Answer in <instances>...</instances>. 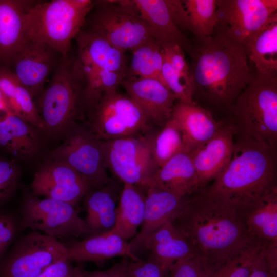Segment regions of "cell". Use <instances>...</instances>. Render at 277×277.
Wrapping results in <instances>:
<instances>
[{
    "mask_svg": "<svg viewBox=\"0 0 277 277\" xmlns=\"http://www.w3.org/2000/svg\"><path fill=\"white\" fill-rule=\"evenodd\" d=\"M171 221L210 275L260 241L250 235L235 208L201 191L185 197Z\"/></svg>",
    "mask_w": 277,
    "mask_h": 277,
    "instance_id": "obj_1",
    "label": "cell"
},
{
    "mask_svg": "<svg viewBox=\"0 0 277 277\" xmlns=\"http://www.w3.org/2000/svg\"><path fill=\"white\" fill-rule=\"evenodd\" d=\"M195 40L189 65L193 101L213 115H230L254 73L245 48L218 33Z\"/></svg>",
    "mask_w": 277,
    "mask_h": 277,
    "instance_id": "obj_2",
    "label": "cell"
},
{
    "mask_svg": "<svg viewBox=\"0 0 277 277\" xmlns=\"http://www.w3.org/2000/svg\"><path fill=\"white\" fill-rule=\"evenodd\" d=\"M236 135L229 164L200 191L238 211L277 189L276 149Z\"/></svg>",
    "mask_w": 277,
    "mask_h": 277,
    "instance_id": "obj_3",
    "label": "cell"
},
{
    "mask_svg": "<svg viewBox=\"0 0 277 277\" xmlns=\"http://www.w3.org/2000/svg\"><path fill=\"white\" fill-rule=\"evenodd\" d=\"M94 4L90 0L35 1L25 17L26 41L46 44L62 56L68 55L72 40L84 26Z\"/></svg>",
    "mask_w": 277,
    "mask_h": 277,
    "instance_id": "obj_4",
    "label": "cell"
},
{
    "mask_svg": "<svg viewBox=\"0 0 277 277\" xmlns=\"http://www.w3.org/2000/svg\"><path fill=\"white\" fill-rule=\"evenodd\" d=\"M230 115L236 133L276 149L277 74L254 72L237 97Z\"/></svg>",
    "mask_w": 277,
    "mask_h": 277,
    "instance_id": "obj_5",
    "label": "cell"
},
{
    "mask_svg": "<svg viewBox=\"0 0 277 277\" xmlns=\"http://www.w3.org/2000/svg\"><path fill=\"white\" fill-rule=\"evenodd\" d=\"M73 57L62 56L35 106L47 136L65 135L76 124L83 108L82 91L72 73Z\"/></svg>",
    "mask_w": 277,
    "mask_h": 277,
    "instance_id": "obj_6",
    "label": "cell"
},
{
    "mask_svg": "<svg viewBox=\"0 0 277 277\" xmlns=\"http://www.w3.org/2000/svg\"><path fill=\"white\" fill-rule=\"evenodd\" d=\"M94 7L84 25L115 47L131 51L144 42L156 38L131 1H97Z\"/></svg>",
    "mask_w": 277,
    "mask_h": 277,
    "instance_id": "obj_7",
    "label": "cell"
},
{
    "mask_svg": "<svg viewBox=\"0 0 277 277\" xmlns=\"http://www.w3.org/2000/svg\"><path fill=\"white\" fill-rule=\"evenodd\" d=\"M88 110L90 129L102 141L143 134L151 123L134 101L117 91L103 95Z\"/></svg>",
    "mask_w": 277,
    "mask_h": 277,
    "instance_id": "obj_8",
    "label": "cell"
},
{
    "mask_svg": "<svg viewBox=\"0 0 277 277\" xmlns=\"http://www.w3.org/2000/svg\"><path fill=\"white\" fill-rule=\"evenodd\" d=\"M154 135L143 134L103 141L106 168L124 184L136 185L146 189L159 169L153 154Z\"/></svg>",
    "mask_w": 277,
    "mask_h": 277,
    "instance_id": "obj_9",
    "label": "cell"
},
{
    "mask_svg": "<svg viewBox=\"0 0 277 277\" xmlns=\"http://www.w3.org/2000/svg\"><path fill=\"white\" fill-rule=\"evenodd\" d=\"M103 141L90 129L76 126L66 133L64 142L51 153V161L66 164L85 180L89 190L109 181L103 150Z\"/></svg>",
    "mask_w": 277,
    "mask_h": 277,
    "instance_id": "obj_10",
    "label": "cell"
},
{
    "mask_svg": "<svg viewBox=\"0 0 277 277\" xmlns=\"http://www.w3.org/2000/svg\"><path fill=\"white\" fill-rule=\"evenodd\" d=\"M75 207L53 199H41L27 192L21 208L22 226L56 238H87L88 225Z\"/></svg>",
    "mask_w": 277,
    "mask_h": 277,
    "instance_id": "obj_11",
    "label": "cell"
},
{
    "mask_svg": "<svg viewBox=\"0 0 277 277\" xmlns=\"http://www.w3.org/2000/svg\"><path fill=\"white\" fill-rule=\"evenodd\" d=\"M67 256L66 245L56 237L31 231L19 239L0 265V277H37Z\"/></svg>",
    "mask_w": 277,
    "mask_h": 277,
    "instance_id": "obj_12",
    "label": "cell"
},
{
    "mask_svg": "<svg viewBox=\"0 0 277 277\" xmlns=\"http://www.w3.org/2000/svg\"><path fill=\"white\" fill-rule=\"evenodd\" d=\"M217 5L214 33L243 47L277 12L276 0H217Z\"/></svg>",
    "mask_w": 277,
    "mask_h": 277,
    "instance_id": "obj_13",
    "label": "cell"
},
{
    "mask_svg": "<svg viewBox=\"0 0 277 277\" xmlns=\"http://www.w3.org/2000/svg\"><path fill=\"white\" fill-rule=\"evenodd\" d=\"M74 39L77 50L73 58L72 73L79 85L104 70L126 74L125 51L87 28H82Z\"/></svg>",
    "mask_w": 277,
    "mask_h": 277,
    "instance_id": "obj_14",
    "label": "cell"
},
{
    "mask_svg": "<svg viewBox=\"0 0 277 277\" xmlns=\"http://www.w3.org/2000/svg\"><path fill=\"white\" fill-rule=\"evenodd\" d=\"M62 56L46 44L27 41L9 68L33 98L42 91Z\"/></svg>",
    "mask_w": 277,
    "mask_h": 277,
    "instance_id": "obj_15",
    "label": "cell"
},
{
    "mask_svg": "<svg viewBox=\"0 0 277 277\" xmlns=\"http://www.w3.org/2000/svg\"><path fill=\"white\" fill-rule=\"evenodd\" d=\"M31 194L68 203L74 207L89 191L81 175L70 166L51 161L34 175Z\"/></svg>",
    "mask_w": 277,
    "mask_h": 277,
    "instance_id": "obj_16",
    "label": "cell"
},
{
    "mask_svg": "<svg viewBox=\"0 0 277 277\" xmlns=\"http://www.w3.org/2000/svg\"><path fill=\"white\" fill-rule=\"evenodd\" d=\"M236 133V129L230 121L223 122L214 136L189 153L201 190L214 180L229 164Z\"/></svg>",
    "mask_w": 277,
    "mask_h": 277,
    "instance_id": "obj_17",
    "label": "cell"
},
{
    "mask_svg": "<svg viewBox=\"0 0 277 277\" xmlns=\"http://www.w3.org/2000/svg\"><path fill=\"white\" fill-rule=\"evenodd\" d=\"M120 85L151 122L163 126L171 117L177 101L160 79L125 77Z\"/></svg>",
    "mask_w": 277,
    "mask_h": 277,
    "instance_id": "obj_18",
    "label": "cell"
},
{
    "mask_svg": "<svg viewBox=\"0 0 277 277\" xmlns=\"http://www.w3.org/2000/svg\"><path fill=\"white\" fill-rule=\"evenodd\" d=\"M140 16L150 26L157 40L164 46L177 44L189 55L193 44L180 27L176 17V1L132 0Z\"/></svg>",
    "mask_w": 277,
    "mask_h": 277,
    "instance_id": "obj_19",
    "label": "cell"
},
{
    "mask_svg": "<svg viewBox=\"0 0 277 277\" xmlns=\"http://www.w3.org/2000/svg\"><path fill=\"white\" fill-rule=\"evenodd\" d=\"M35 2L30 0H0V66L9 67L26 42V13Z\"/></svg>",
    "mask_w": 277,
    "mask_h": 277,
    "instance_id": "obj_20",
    "label": "cell"
},
{
    "mask_svg": "<svg viewBox=\"0 0 277 277\" xmlns=\"http://www.w3.org/2000/svg\"><path fill=\"white\" fill-rule=\"evenodd\" d=\"M65 245L67 258L71 262H92L99 264L115 256L127 257L132 261L141 259L133 252L130 243L112 230Z\"/></svg>",
    "mask_w": 277,
    "mask_h": 277,
    "instance_id": "obj_21",
    "label": "cell"
},
{
    "mask_svg": "<svg viewBox=\"0 0 277 277\" xmlns=\"http://www.w3.org/2000/svg\"><path fill=\"white\" fill-rule=\"evenodd\" d=\"M184 135L185 152L189 153L214 136L223 122L217 121L211 112L195 103L177 101L171 116Z\"/></svg>",
    "mask_w": 277,
    "mask_h": 277,
    "instance_id": "obj_22",
    "label": "cell"
},
{
    "mask_svg": "<svg viewBox=\"0 0 277 277\" xmlns=\"http://www.w3.org/2000/svg\"><path fill=\"white\" fill-rule=\"evenodd\" d=\"M139 249L168 270L176 262L196 255L191 243L171 221L149 234Z\"/></svg>",
    "mask_w": 277,
    "mask_h": 277,
    "instance_id": "obj_23",
    "label": "cell"
},
{
    "mask_svg": "<svg viewBox=\"0 0 277 277\" xmlns=\"http://www.w3.org/2000/svg\"><path fill=\"white\" fill-rule=\"evenodd\" d=\"M150 186H156L183 198L201 190L191 157L189 153L185 152L176 154L159 168L148 187Z\"/></svg>",
    "mask_w": 277,
    "mask_h": 277,
    "instance_id": "obj_24",
    "label": "cell"
},
{
    "mask_svg": "<svg viewBox=\"0 0 277 277\" xmlns=\"http://www.w3.org/2000/svg\"><path fill=\"white\" fill-rule=\"evenodd\" d=\"M184 198L154 186H150L146 188L144 215L141 228L129 243L134 253L149 234L172 219Z\"/></svg>",
    "mask_w": 277,
    "mask_h": 277,
    "instance_id": "obj_25",
    "label": "cell"
},
{
    "mask_svg": "<svg viewBox=\"0 0 277 277\" xmlns=\"http://www.w3.org/2000/svg\"><path fill=\"white\" fill-rule=\"evenodd\" d=\"M118 191V187L109 179L105 186L86 193L84 205L87 216L85 220L89 229L88 236L113 229L116 222V201L121 194L118 192H121Z\"/></svg>",
    "mask_w": 277,
    "mask_h": 277,
    "instance_id": "obj_26",
    "label": "cell"
},
{
    "mask_svg": "<svg viewBox=\"0 0 277 277\" xmlns=\"http://www.w3.org/2000/svg\"><path fill=\"white\" fill-rule=\"evenodd\" d=\"M237 211L252 238L277 242V189Z\"/></svg>",
    "mask_w": 277,
    "mask_h": 277,
    "instance_id": "obj_27",
    "label": "cell"
},
{
    "mask_svg": "<svg viewBox=\"0 0 277 277\" xmlns=\"http://www.w3.org/2000/svg\"><path fill=\"white\" fill-rule=\"evenodd\" d=\"M35 128L20 117L9 114L0 122V147L15 157L32 158L40 147Z\"/></svg>",
    "mask_w": 277,
    "mask_h": 277,
    "instance_id": "obj_28",
    "label": "cell"
},
{
    "mask_svg": "<svg viewBox=\"0 0 277 277\" xmlns=\"http://www.w3.org/2000/svg\"><path fill=\"white\" fill-rule=\"evenodd\" d=\"M146 189L140 186L124 184L116 209L112 231L125 241L134 238L144 218Z\"/></svg>",
    "mask_w": 277,
    "mask_h": 277,
    "instance_id": "obj_29",
    "label": "cell"
},
{
    "mask_svg": "<svg viewBox=\"0 0 277 277\" xmlns=\"http://www.w3.org/2000/svg\"><path fill=\"white\" fill-rule=\"evenodd\" d=\"M259 74H277V12L244 46Z\"/></svg>",
    "mask_w": 277,
    "mask_h": 277,
    "instance_id": "obj_30",
    "label": "cell"
},
{
    "mask_svg": "<svg viewBox=\"0 0 277 277\" xmlns=\"http://www.w3.org/2000/svg\"><path fill=\"white\" fill-rule=\"evenodd\" d=\"M125 77L159 78L164 61L163 46L150 38L132 50Z\"/></svg>",
    "mask_w": 277,
    "mask_h": 277,
    "instance_id": "obj_31",
    "label": "cell"
},
{
    "mask_svg": "<svg viewBox=\"0 0 277 277\" xmlns=\"http://www.w3.org/2000/svg\"><path fill=\"white\" fill-rule=\"evenodd\" d=\"M186 13L185 30L191 32L195 39L212 35L217 18V0L182 1Z\"/></svg>",
    "mask_w": 277,
    "mask_h": 277,
    "instance_id": "obj_32",
    "label": "cell"
},
{
    "mask_svg": "<svg viewBox=\"0 0 277 277\" xmlns=\"http://www.w3.org/2000/svg\"><path fill=\"white\" fill-rule=\"evenodd\" d=\"M152 150L159 168L176 154L185 152L183 133L172 117L163 126L162 129L154 134Z\"/></svg>",
    "mask_w": 277,
    "mask_h": 277,
    "instance_id": "obj_33",
    "label": "cell"
},
{
    "mask_svg": "<svg viewBox=\"0 0 277 277\" xmlns=\"http://www.w3.org/2000/svg\"><path fill=\"white\" fill-rule=\"evenodd\" d=\"M267 244L257 242L214 272L210 277H249Z\"/></svg>",
    "mask_w": 277,
    "mask_h": 277,
    "instance_id": "obj_34",
    "label": "cell"
},
{
    "mask_svg": "<svg viewBox=\"0 0 277 277\" xmlns=\"http://www.w3.org/2000/svg\"><path fill=\"white\" fill-rule=\"evenodd\" d=\"M12 113L29 123L36 129L42 130V121L33 98L19 83L16 85L12 97L8 100Z\"/></svg>",
    "mask_w": 277,
    "mask_h": 277,
    "instance_id": "obj_35",
    "label": "cell"
},
{
    "mask_svg": "<svg viewBox=\"0 0 277 277\" xmlns=\"http://www.w3.org/2000/svg\"><path fill=\"white\" fill-rule=\"evenodd\" d=\"M159 79L174 95L177 101L195 103L191 87L173 69L164 55Z\"/></svg>",
    "mask_w": 277,
    "mask_h": 277,
    "instance_id": "obj_36",
    "label": "cell"
},
{
    "mask_svg": "<svg viewBox=\"0 0 277 277\" xmlns=\"http://www.w3.org/2000/svg\"><path fill=\"white\" fill-rule=\"evenodd\" d=\"M168 270L155 259L148 256L146 260L129 259L128 277H168Z\"/></svg>",
    "mask_w": 277,
    "mask_h": 277,
    "instance_id": "obj_37",
    "label": "cell"
},
{
    "mask_svg": "<svg viewBox=\"0 0 277 277\" xmlns=\"http://www.w3.org/2000/svg\"><path fill=\"white\" fill-rule=\"evenodd\" d=\"M197 255L178 261L169 268L168 277H210Z\"/></svg>",
    "mask_w": 277,
    "mask_h": 277,
    "instance_id": "obj_38",
    "label": "cell"
},
{
    "mask_svg": "<svg viewBox=\"0 0 277 277\" xmlns=\"http://www.w3.org/2000/svg\"><path fill=\"white\" fill-rule=\"evenodd\" d=\"M19 171L13 161L0 160V203L15 191Z\"/></svg>",
    "mask_w": 277,
    "mask_h": 277,
    "instance_id": "obj_39",
    "label": "cell"
},
{
    "mask_svg": "<svg viewBox=\"0 0 277 277\" xmlns=\"http://www.w3.org/2000/svg\"><path fill=\"white\" fill-rule=\"evenodd\" d=\"M164 55L173 69L191 87L189 65L184 54V51L177 44L163 46Z\"/></svg>",
    "mask_w": 277,
    "mask_h": 277,
    "instance_id": "obj_40",
    "label": "cell"
},
{
    "mask_svg": "<svg viewBox=\"0 0 277 277\" xmlns=\"http://www.w3.org/2000/svg\"><path fill=\"white\" fill-rule=\"evenodd\" d=\"M84 271L65 258L51 265L37 277H83Z\"/></svg>",
    "mask_w": 277,
    "mask_h": 277,
    "instance_id": "obj_41",
    "label": "cell"
},
{
    "mask_svg": "<svg viewBox=\"0 0 277 277\" xmlns=\"http://www.w3.org/2000/svg\"><path fill=\"white\" fill-rule=\"evenodd\" d=\"M129 259L123 257L118 262L103 271H87L85 270L83 277H128L127 269Z\"/></svg>",
    "mask_w": 277,
    "mask_h": 277,
    "instance_id": "obj_42",
    "label": "cell"
},
{
    "mask_svg": "<svg viewBox=\"0 0 277 277\" xmlns=\"http://www.w3.org/2000/svg\"><path fill=\"white\" fill-rule=\"evenodd\" d=\"M15 232L13 221L7 216H0V258L12 242Z\"/></svg>",
    "mask_w": 277,
    "mask_h": 277,
    "instance_id": "obj_43",
    "label": "cell"
},
{
    "mask_svg": "<svg viewBox=\"0 0 277 277\" xmlns=\"http://www.w3.org/2000/svg\"><path fill=\"white\" fill-rule=\"evenodd\" d=\"M265 249L258 259L249 277H277V269L273 268L267 261Z\"/></svg>",
    "mask_w": 277,
    "mask_h": 277,
    "instance_id": "obj_44",
    "label": "cell"
},
{
    "mask_svg": "<svg viewBox=\"0 0 277 277\" xmlns=\"http://www.w3.org/2000/svg\"><path fill=\"white\" fill-rule=\"evenodd\" d=\"M0 111L8 114H12L5 95L0 89Z\"/></svg>",
    "mask_w": 277,
    "mask_h": 277,
    "instance_id": "obj_45",
    "label": "cell"
},
{
    "mask_svg": "<svg viewBox=\"0 0 277 277\" xmlns=\"http://www.w3.org/2000/svg\"><path fill=\"white\" fill-rule=\"evenodd\" d=\"M1 113H4V114H7V115H9V114H8V113H6L5 112H2V111H0V122L1 121H2L3 120H4L6 117H4L2 115H1Z\"/></svg>",
    "mask_w": 277,
    "mask_h": 277,
    "instance_id": "obj_46",
    "label": "cell"
}]
</instances>
